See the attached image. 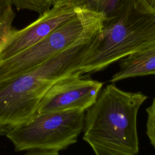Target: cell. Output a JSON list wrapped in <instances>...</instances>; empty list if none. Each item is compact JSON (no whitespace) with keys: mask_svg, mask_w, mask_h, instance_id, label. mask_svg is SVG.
I'll list each match as a JSON object with an SVG mask.
<instances>
[{"mask_svg":"<svg viewBox=\"0 0 155 155\" xmlns=\"http://www.w3.org/2000/svg\"><path fill=\"white\" fill-rule=\"evenodd\" d=\"M93 37L74 44L20 75L0 82V125L13 127L35 115L50 88L62 78L77 72Z\"/></svg>","mask_w":155,"mask_h":155,"instance_id":"3957f363","label":"cell"},{"mask_svg":"<svg viewBox=\"0 0 155 155\" xmlns=\"http://www.w3.org/2000/svg\"><path fill=\"white\" fill-rule=\"evenodd\" d=\"M139 1L147 10L155 13V0H139Z\"/></svg>","mask_w":155,"mask_h":155,"instance_id":"5bb4252c","label":"cell"},{"mask_svg":"<svg viewBox=\"0 0 155 155\" xmlns=\"http://www.w3.org/2000/svg\"><path fill=\"white\" fill-rule=\"evenodd\" d=\"M147 75H155V44L120 60L119 69L110 82Z\"/></svg>","mask_w":155,"mask_h":155,"instance_id":"ba28073f","label":"cell"},{"mask_svg":"<svg viewBox=\"0 0 155 155\" xmlns=\"http://www.w3.org/2000/svg\"><path fill=\"white\" fill-rule=\"evenodd\" d=\"M59 0H55V2ZM76 6L91 12L108 16L122 0H68ZM54 2V3H55Z\"/></svg>","mask_w":155,"mask_h":155,"instance_id":"9c48e42d","label":"cell"},{"mask_svg":"<svg viewBox=\"0 0 155 155\" xmlns=\"http://www.w3.org/2000/svg\"><path fill=\"white\" fill-rule=\"evenodd\" d=\"M85 111H52L35 114L11 127L6 136L15 151L66 149L77 142L83 131Z\"/></svg>","mask_w":155,"mask_h":155,"instance_id":"5b68a950","label":"cell"},{"mask_svg":"<svg viewBox=\"0 0 155 155\" xmlns=\"http://www.w3.org/2000/svg\"><path fill=\"white\" fill-rule=\"evenodd\" d=\"M10 127L6 126H1L0 125V136H4L7 134L8 131L10 130Z\"/></svg>","mask_w":155,"mask_h":155,"instance_id":"2e32d148","label":"cell"},{"mask_svg":"<svg viewBox=\"0 0 155 155\" xmlns=\"http://www.w3.org/2000/svg\"><path fill=\"white\" fill-rule=\"evenodd\" d=\"M147 113V134L155 149V97L151 104L146 109Z\"/></svg>","mask_w":155,"mask_h":155,"instance_id":"7c38bea8","label":"cell"},{"mask_svg":"<svg viewBox=\"0 0 155 155\" xmlns=\"http://www.w3.org/2000/svg\"><path fill=\"white\" fill-rule=\"evenodd\" d=\"M9 4L18 10H28L36 12L39 15L50 9L55 0H7Z\"/></svg>","mask_w":155,"mask_h":155,"instance_id":"30bf717a","label":"cell"},{"mask_svg":"<svg viewBox=\"0 0 155 155\" xmlns=\"http://www.w3.org/2000/svg\"><path fill=\"white\" fill-rule=\"evenodd\" d=\"M82 8L68 0H59L25 27L13 29L0 50V62L38 42L76 16Z\"/></svg>","mask_w":155,"mask_h":155,"instance_id":"8992f818","label":"cell"},{"mask_svg":"<svg viewBox=\"0 0 155 155\" xmlns=\"http://www.w3.org/2000/svg\"><path fill=\"white\" fill-rule=\"evenodd\" d=\"M155 44V13L139 0H122L104 16L77 72L93 73Z\"/></svg>","mask_w":155,"mask_h":155,"instance_id":"7a4b0ae2","label":"cell"},{"mask_svg":"<svg viewBox=\"0 0 155 155\" xmlns=\"http://www.w3.org/2000/svg\"><path fill=\"white\" fill-rule=\"evenodd\" d=\"M142 92H128L114 84L101 91L85 113L83 139L95 155H137V116L147 99Z\"/></svg>","mask_w":155,"mask_h":155,"instance_id":"6da1fadb","label":"cell"},{"mask_svg":"<svg viewBox=\"0 0 155 155\" xmlns=\"http://www.w3.org/2000/svg\"><path fill=\"white\" fill-rule=\"evenodd\" d=\"M103 83L76 72L56 82L39 102L35 114L52 111H86L97 98Z\"/></svg>","mask_w":155,"mask_h":155,"instance_id":"52a82bcc","label":"cell"},{"mask_svg":"<svg viewBox=\"0 0 155 155\" xmlns=\"http://www.w3.org/2000/svg\"><path fill=\"white\" fill-rule=\"evenodd\" d=\"M24 155H59V151L55 150H30Z\"/></svg>","mask_w":155,"mask_h":155,"instance_id":"4fadbf2b","label":"cell"},{"mask_svg":"<svg viewBox=\"0 0 155 155\" xmlns=\"http://www.w3.org/2000/svg\"><path fill=\"white\" fill-rule=\"evenodd\" d=\"M104 16L82 8L79 13L45 38L0 62V82L20 75L100 30Z\"/></svg>","mask_w":155,"mask_h":155,"instance_id":"277c9868","label":"cell"},{"mask_svg":"<svg viewBox=\"0 0 155 155\" xmlns=\"http://www.w3.org/2000/svg\"><path fill=\"white\" fill-rule=\"evenodd\" d=\"M11 5L7 0H0V21L7 8Z\"/></svg>","mask_w":155,"mask_h":155,"instance_id":"9a60e30c","label":"cell"},{"mask_svg":"<svg viewBox=\"0 0 155 155\" xmlns=\"http://www.w3.org/2000/svg\"><path fill=\"white\" fill-rule=\"evenodd\" d=\"M15 17V13L12 10V5H10L0 21V50L13 30L12 22Z\"/></svg>","mask_w":155,"mask_h":155,"instance_id":"8fae6325","label":"cell"}]
</instances>
